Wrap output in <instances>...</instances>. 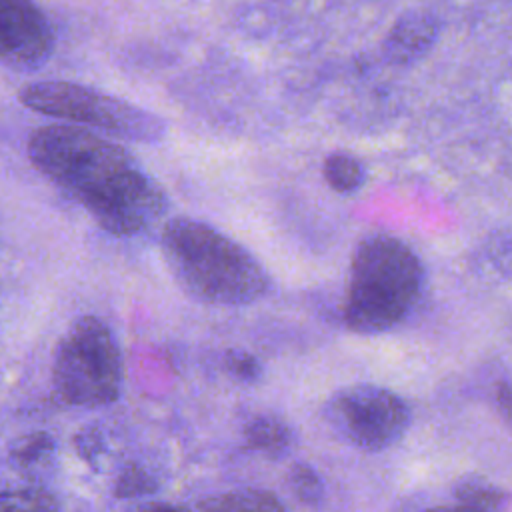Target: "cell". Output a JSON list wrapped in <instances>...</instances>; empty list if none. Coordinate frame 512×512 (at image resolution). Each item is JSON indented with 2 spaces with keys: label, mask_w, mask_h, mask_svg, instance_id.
Wrapping results in <instances>:
<instances>
[{
  "label": "cell",
  "mask_w": 512,
  "mask_h": 512,
  "mask_svg": "<svg viewBox=\"0 0 512 512\" xmlns=\"http://www.w3.org/2000/svg\"><path fill=\"white\" fill-rule=\"evenodd\" d=\"M134 512H190V510L184 506H178V504H170V502H150V504L136 508Z\"/></svg>",
  "instance_id": "obj_18"
},
{
  "label": "cell",
  "mask_w": 512,
  "mask_h": 512,
  "mask_svg": "<svg viewBox=\"0 0 512 512\" xmlns=\"http://www.w3.org/2000/svg\"><path fill=\"white\" fill-rule=\"evenodd\" d=\"M288 488L294 498L306 506H318L324 496V486L316 470L308 464H294L288 472Z\"/></svg>",
  "instance_id": "obj_14"
},
{
  "label": "cell",
  "mask_w": 512,
  "mask_h": 512,
  "mask_svg": "<svg viewBox=\"0 0 512 512\" xmlns=\"http://www.w3.org/2000/svg\"><path fill=\"white\" fill-rule=\"evenodd\" d=\"M56 442L48 432H30L18 440L8 450V460L14 470L36 476L44 474L54 462Z\"/></svg>",
  "instance_id": "obj_10"
},
{
  "label": "cell",
  "mask_w": 512,
  "mask_h": 512,
  "mask_svg": "<svg viewBox=\"0 0 512 512\" xmlns=\"http://www.w3.org/2000/svg\"><path fill=\"white\" fill-rule=\"evenodd\" d=\"M52 50V26L34 0H0V56L8 68L36 70Z\"/></svg>",
  "instance_id": "obj_7"
},
{
  "label": "cell",
  "mask_w": 512,
  "mask_h": 512,
  "mask_svg": "<svg viewBox=\"0 0 512 512\" xmlns=\"http://www.w3.org/2000/svg\"><path fill=\"white\" fill-rule=\"evenodd\" d=\"M2 512H58V500L40 486L4 490Z\"/></svg>",
  "instance_id": "obj_13"
},
{
  "label": "cell",
  "mask_w": 512,
  "mask_h": 512,
  "mask_svg": "<svg viewBox=\"0 0 512 512\" xmlns=\"http://www.w3.org/2000/svg\"><path fill=\"white\" fill-rule=\"evenodd\" d=\"M424 268L396 236L370 234L354 250L342 320L358 334H378L400 324L416 306Z\"/></svg>",
  "instance_id": "obj_3"
},
{
  "label": "cell",
  "mask_w": 512,
  "mask_h": 512,
  "mask_svg": "<svg viewBox=\"0 0 512 512\" xmlns=\"http://www.w3.org/2000/svg\"><path fill=\"white\" fill-rule=\"evenodd\" d=\"M52 386L64 404L80 408L106 406L120 396L122 360L106 322L82 316L66 330L54 350Z\"/></svg>",
  "instance_id": "obj_4"
},
{
  "label": "cell",
  "mask_w": 512,
  "mask_h": 512,
  "mask_svg": "<svg viewBox=\"0 0 512 512\" xmlns=\"http://www.w3.org/2000/svg\"><path fill=\"white\" fill-rule=\"evenodd\" d=\"M158 490V480L152 476L146 468L138 464H128L122 468V472L116 476L114 482V494L118 498H138L148 496Z\"/></svg>",
  "instance_id": "obj_15"
},
{
  "label": "cell",
  "mask_w": 512,
  "mask_h": 512,
  "mask_svg": "<svg viewBox=\"0 0 512 512\" xmlns=\"http://www.w3.org/2000/svg\"><path fill=\"white\" fill-rule=\"evenodd\" d=\"M422 512H496L490 508H482L476 504H468V502H456V504H448V506H434V508H426Z\"/></svg>",
  "instance_id": "obj_17"
},
{
  "label": "cell",
  "mask_w": 512,
  "mask_h": 512,
  "mask_svg": "<svg viewBox=\"0 0 512 512\" xmlns=\"http://www.w3.org/2000/svg\"><path fill=\"white\" fill-rule=\"evenodd\" d=\"M324 414L338 436L368 452L392 446L410 422L406 402L374 384H358L336 392L328 400Z\"/></svg>",
  "instance_id": "obj_6"
},
{
  "label": "cell",
  "mask_w": 512,
  "mask_h": 512,
  "mask_svg": "<svg viewBox=\"0 0 512 512\" xmlns=\"http://www.w3.org/2000/svg\"><path fill=\"white\" fill-rule=\"evenodd\" d=\"M438 30L440 24L432 12L422 8L406 10L386 34L384 54L394 64H412L432 48Z\"/></svg>",
  "instance_id": "obj_8"
},
{
  "label": "cell",
  "mask_w": 512,
  "mask_h": 512,
  "mask_svg": "<svg viewBox=\"0 0 512 512\" xmlns=\"http://www.w3.org/2000/svg\"><path fill=\"white\" fill-rule=\"evenodd\" d=\"M198 512H286L282 502L268 490L238 488L208 496L198 502Z\"/></svg>",
  "instance_id": "obj_9"
},
{
  "label": "cell",
  "mask_w": 512,
  "mask_h": 512,
  "mask_svg": "<svg viewBox=\"0 0 512 512\" xmlns=\"http://www.w3.org/2000/svg\"><path fill=\"white\" fill-rule=\"evenodd\" d=\"M18 98L38 114L128 140L156 142L166 134V122L150 110L68 80L30 82Z\"/></svg>",
  "instance_id": "obj_5"
},
{
  "label": "cell",
  "mask_w": 512,
  "mask_h": 512,
  "mask_svg": "<svg viewBox=\"0 0 512 512\" xmlns=\"http://www.w3.org/2000/svg\"><path fill=\"white\" fill-rule=\"evenodd\" d=\"M498 404L502 408V414L508 418V422L512 424V388L508 384L498 388Z\"/></svg>",
  "instance_id": "obj_19"
},
{
  "label": "cell",
  "mask_w": 512,
  "mask_h": 512,
  "mask_svg": "<svg viewBox=\"0 0 512 512\" xmlns=\"http://www.w3.org/2000/svg\"><path fill=\"white\" fill-rule=\"evenodd\" d=\"M30 162L116 236L144 232L168 210V198L136 158L94 130L60 122L28 136Z\"/></svg>",
  "instance_id": "obj_1"
},
{
  "label": "cell",
  "mask_w": 512,
  "mask_h": 512,
  "mask_svg": "<svg viewBox=\"0 0 512 512\" xmlns=\"http://www.w3.org/2000/svg\"><path fill=\"white\" fill-rule=\"evenodd\" d=\"M244 440L248 448L268 458H280L290 448L292 432L282 420L274 416H254L244 426Z\"/></svg>",
  "instance_id": "obj_11"
},
{
  "label": "cell",
  "mask_w": 512,
  "mask_h": 512,
  "mask_svg": "<svg viewBox=\"0 0 512 512\" xmlns=\"http://www.w3.org/2000/svg\"><path fill=\"white\" fill-rule=\"evenodd\" d=\"M224 368L240 382H256L262 374L258 358L246 350H228L224 356Z\"/></svg>",
  "instance_id": "obj_16"
},
{
  "label": "cell",
  "mask_w": 512,
  "mask_h": 512,
  "mask_svg": "<svg viewBox=\"0 0 512 512\" xmlns=\"http://www.w3.org/2000/svg\"><path fill=\"white\" fill-rule=\"evenodd\" d=\"M162 254L194 298L214 306H244L268 292L262 264L236 240L194 218H172L162 226Z\"/></svg>",
  "instance_id": "obj_2"
},
{
  "label": "cell",
  "mask_w": 512,
  "mask_h": 512,
  "mask_svg": "<svg viewBox=\"0 0 512 512\" xmlns=\"http://www.w3.org/2000/svg\"><path fill=\"white\" fill-rule=\"evenodd\" d=\"M322 176L326 184L340 194H350L358 190L366 180V170L360 160H356L350 154L334 152L326 156L322 164Z\"/></svg>",
  "instance_id": "obj_12"
}]
</instances>
